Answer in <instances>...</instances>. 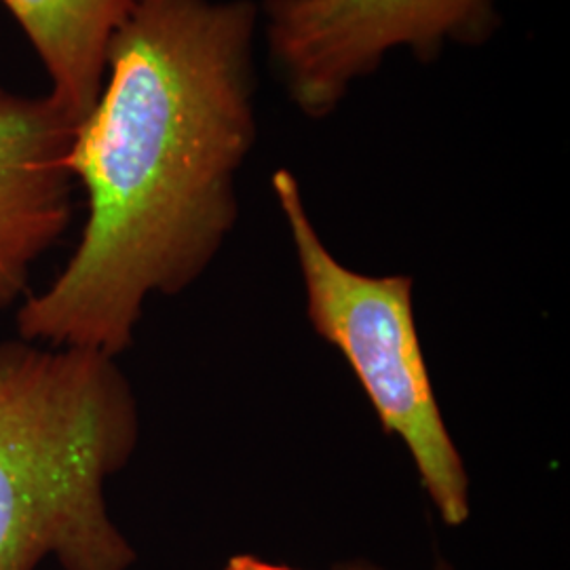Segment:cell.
<instances>
[{
    "mask_svg": "<svg viewBox=\"0 0 570 570\" xmlns=\"http://www.w3.org/2000/svg\"><path fill=\"white\" fill-rule=\"evenodd\" d=\"M256 21L254 0H136L68 155L87 195L81 239L21 303L20 338L117 357L150 296L180 294L214 263L258 136Z\"/></svg>",
    "mask_w": 570,
    "mask_h": 570,
    "instance_id": "cell-1",
    "label": "cell"
},
{
    "mask_svg": "<svg viewBox=\"0 0 570 570\" xmlns=\"http://www.w3.org/2000/svg\"><path fill=\"white\" fill-rule=\"evenodd\" d=\"M140 442V407L102 351L0 343V570H127L106 484Z\"/></svg>",
    "mask_w": 570,
    "mask_h": 570,
    "instance_id": "cell-2",
    "label": "cell"
},
{
    "mask_svg": "<svg viewBox=\"0 0 570 570\" xmlns=\"http://www.w3.org/2000/svg\"><path fill=\"white\" fill-rule=\"evenodd\" d=\"M271 184L298 256L311 326L345 355L383 429L402 438L442 520L465 524L468 469L433 393L412 277H370L341 265L315 230L296 176L277 169Z\"/></svg>",
    "mask_w": 570,
    "mask_h": 570,
    "instance_id": "cell-3",
    "label": "cell"
},
{
    "mask_svg": "<svg viewBox=\"0 0 570 570\" xmlns=\"http://www.w3.org/2000/svg\"><path fill=\"white\" fill-rule=\"evenodd\" d=\"M266 42L294 106L324 119L391 49L438 60L446 42L480 47L499 28L494 0H265Z\"/></svg>",
    "mask_w": 570,
    "mask_h": 570,
    "instance_id": "cell-4",
    "label": "cell"
},
{
    "mask_svg": "<svg viewBox=\"0 0 570 570\" xmlns=\"http://www.w3.org/2000/svg\"><path fill=\"white\" fill-rule=\"evenodd\" d=\"M77 127L49 94L0 87V311L26 296L32 268L72 220Z\"/></svg>",
    "mask_w": 570,
    "mask_h": 570,
    "instance_id": "cell-5",
    "label": "cell"
},
{
    "mask_svg": "<svg viewBox=\"0 0 570 570\" xmlns=\"http://www.w3.org/2000/svg\"><path fill=\"white\" fill-rule=\"evenodd\" d=\"M41 58L49 96L81 125L102 94L108 49L136 0H2Z\"/></svg>",
    "mask_w": 570,
    "mask_h": 570,
    "instance_id": "cell-6",
    "label": "cell"
},
{
    "mask_svg": "<svg viewBox=\"0 0 570 570\" xmlns=\"http://www.w3.org/2000/svg\"><path fill=\"white\" fill-rule=\"evenodd\" d=\"M225 570H296V569H287V567H279V564H271V562H265V560H261V558H256V556H247V553H242V556H233L228 562H226Z\"/></svg>",
    "mask_w": 570,
    "mask_h": 570,
    "instance_id": "cell-7",
    "label": "cell"
},
{
    "mask_svg": "<svg viewBox=\"0 0 570 570\" xmlns=\"http://www.w3.org/2000/svg\"><path fill=\"white\" fill-rule=\"evenodd\" d=\"M336 570H383L376 569V567H372V564H366V562H348V564H341V567H336ZM435 570H452L450 569L446 562H440L438 564V569Z\"/></svg>",
    "mask_w": 570,
    "mask_h": 570,
    "instance_id": "cell-8",
    "label": "cell"
}]
</instances>
